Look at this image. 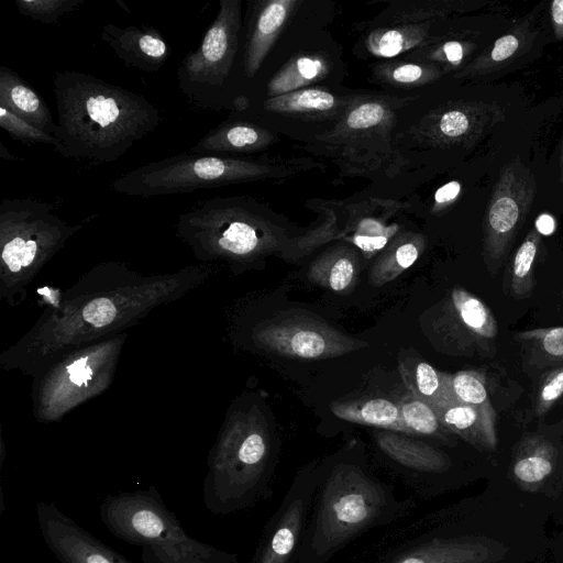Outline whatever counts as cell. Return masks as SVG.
<instances>
[{"instance_id":"obj_11","label":"cell","mask_w":563,"mask_h":563,"mask_svg":"<svg viewBox=\"0 0 563 563\" xmlns=\"http://www.w3.org/2000/svg\"><path fill=\"white\" fill-rule=\"evenodd\" d=\"M364 563H495L507 548L478 534L453 532L441 512L415 520L390 536Z\"/></svg>"},{"instance_id":"obj_47","label":"cell","mask_w":563,"mask_h":563,"mask_svg":"<svg viewBox=\"0 0 563 563\" xmlns=\"http://www.w3.org/2000/svg\"><path fill=\"white\" fill-rule=\"evenodd\" d=\"M560 176H561V181L563 183V141H562V145H561V152H560Z\"/></svg>"},{"instance_id":"obj_35","label":"cell","mask_w":563,"mask_h":563,"mask_svg":"<svg viewBox=\"0 0 563 563\" xmlns=\"http://www.w3.org/2000/svg\"><path fill=\"white\" fill-rule=\"evenodd\" d=\"M528 38L527 32L522 29L499 37L487 54L479 56L473 64L466 67L464 75H476L488 71L501 63L510 59Z\"/></svg>"},{"instance_id":"obj_21","label":"cell","mask_w":563,"mask_h":563,"mask_svg":"<svg viewBox=\"0 0 563 563\" xmlns=\"http://www.w3.org/2000/svg\"><path fill=\"white\" fill-rule=\"evenodd\" d=\"M504 119L500 107L467 102L449 107L438 117L434 133L448 143L474 141Z\"/></svg>"},{"instance_id":"obj_22","label":"cell","mask_w":563,"mask_h":563,"mask_svg":"<svg viewBox=\"0 0 563 563\" xmlns=\"http://www.w3.org/2000/svg\"><path fill=\"white\" fill-rule=\"evenodd\" d=\"M273 136L263 128L239 120H225L210 130L190 152L203 155L233 156L251 153L268 145Z\"/></svg>"},{"instance_id":"obj_18","label":"cell","mask_w":563,"mask_h":563,"mask_svg":"<svg viewBox=\"0 0 563 563\" xmlns=\"http://www.w3.org/2000/svg\"><path fill=\"white\" fill-rule=\"evenodd\" d=\"M100 37L130 68L155 73L161 70L170 57L169 45L158 30L153 26L120 27L112 23H106L101 26Z\"/></svg>"},{"instance_id":"obj_44","label":"cell","mask_w":563,"mask_h":563,"mask_svg":"<svg viewBox=\"0 0 563 563\" xmlns=\"http://www.w3.org/2000/svg\"><path fill=\"white\" fill-rule=\"evenodd\" d=\"M443 55L451 64H457L464 56V47L457 41H449L443 45Z\"/></svg>"},{"instance_id":"obj_46","label":"cell","mask_w":563,"mask_h":563,"mask_svg":"<svg viewBox=\"0 0 563 563\" xmlns=\"http://www.w3.org/2000/svg\"><path fill=\"white\" fill-rule=\"evenodd\" d=\"M0 148H1L0 150V157L2 159H10V161H14L15 159V157L7 151V148L4 147L3 144H0Z\"/></svg>"},{"instance_id":"obj_4","label":"cell","mask_w":563,"mask_h":563,"mask_svg":"<svg viewBox=\"0 0 563 563\" xmlns=\"http://www.w3.org/2000/svg\"><path fill=\"white\" fill-rule=\"evenodd\" d=\"M246 400L231 405L208 453L202 503L214 515L250 509L272 495L273 434L258 406Z\"/></svg>"},{"instance_id":"obj_40","label":"cell","mask_w":563,"mask_h":563,"mask_svg":"<svg viewBox=\"0 0 563 563\" xmlns=\"http://www.w3.org/2000/svg\"><path fill=\"white\" fill-rule=\"evenodd\" d=\"M408 30H385L382 33H378L375 36V41L373 42V49L376 54L390 57L394 56L406 48L409 47V44L416 43L418 41V34L409 36Z\"/></svg>"},{"instance_id":"obj_10","label":"cell","mask_w":563,"mask_h":563,"mask_svg":"<svg viewBox=\"0 0 563 563\" xmlns=\"http://www.w3.org/2000/svg\"><path fill=\"white\" fill-rule=\"evenodd\" d=\"M241 4L240 0H221L199 46L177 68L178 88L195 108L227 107L225 93L240 48Z\"/></svg>"},{"instance_id":"obj_38","label":"cell","mask_w":563,"mask_h":563,"mask_svg":"<svg viewBox=\"0 0 563 563\" xmlns=\"http://www.w3.org/2000/svg\"><path fill=\"white\" fill-rule=\"evenodd\" d=\"M0 128L13 140L24 144H56L54 135L42 131L3 106H0Z\"/></svg>"},{"instance_id":"obj_25","label":"cell","mask_w":563,"mask_h":563,"mask_svg":"<svg viewBox=\"0 0 563 563\" xmlns=\"http://www.w3.org/2000/svg\"><path fill=\"white\" fill-rule=\"evenodd\" d=\"M442 426L451 433L478 450H494L497 437L488 431L479 411L472 406L451 399L431 406Z\"/></svg>"},{"instance_id":"obj_30","label":"cell","mask_w":563,"mask_h":563,"mask_svg":"<svg viewBox=\"0 0 563 563\" xmlns=\"http://www.w3.org/2000/svg\"><path fill=\"white\" fill-rule=\"evenodd\" d=\"M452 397L479 411L492 435H496V411L492 405L485 375L478 371L466 369L449 377Z\"/></svg>"},{"instance_id":"obj_34","label":"cell","mask_w":563,"mask_h":563,"mask_svg":"<svg viewBox=\"0 0 563 563\" xmlns=\"http://www.w3.org/2000/svg\"><path fill=\"white\" fill-rule=\"evenodd\" d=\"M325 71L322 59L301 56L287 64L269 82L268 95L274 97L294 91V89L319 78Z\"/></svg>"},{"instance_id":"obj_32","label":"cell","mask_w":563,"mask_h":563,"mask_svg":"<svg viewBox=\"0 0 563 563\" xmlns=\"http://www.w3.org/2000/svg\"><path fill=\"white\" fill-rule=\"evenodd\" d=\"M401 419L412 437L435 439L445 444L450 443V434L440 422L434 409L424 400L406 394L398 402Z\"/></svg>"},{"instance_id":"obj_13","label":"cell","mask_w":563,"mask_h":563,"mask_svg":"<svg viewBox=\"0 0 563 563\" xmlns=\"http://www.w3.org/2000/svg\"><path fill=\"white\" fill-rule=\"evenodd\" d=\"M534 179L527 167L514 161L495 186L483 224L485 264L495 275L517 231L529 212L534 196Z\"/></svg>"},{"instance_id":"obj_3","label":"cell","mask_w":563,"mask_h":563,"mask_svg":"<svg viewBox=\"0 0 563 563\" xmlns=\"http://www.w3.org/2000/svg\"><path fill=\"white\" fill-rule=\"evenodd\" d=\"M415 508L357 456L319 465V479L297 563H328L363 533L406 518Z\"/></svg>"},{"instance_id":"obj_6","label":"cell","mask_w":563,"mask_h":563,"mask_svg":"<svg viewBox=\"0 0 563 563\" xmlns=\"http://www.w3.org/2000/svg\"><path fill=\"white\" fill-rule=\"evenodd\" d=\"M99 515L114 537L141 548L142 563H241L236 553L189 536L155 486L107 495Z\"/></svg>"},{"instance_id":"obj_36","label":"cell","mask_w":563,"mask_h":563,"mask_svg":"<svg viewBox=\"0 0 563 563\" xmlns=\"http://www.w3.org/2000/svg\"><path fill=\"white\" fill-rule=\"evenodd\" d=\"M86 0H15L18 11L43 24H55L62 16L76 11Z\"/></svg>"},{"instance_id":"obj_17","label":"cell","mask_w":563,"mask_h":563,"mask_svg":"<svg viewBox=\"0 0 563 563\" xmlns=\"http://www.w3.org/2000/svg\"><path fill=\"white\" fill-rule=\"evenodd\" d=\"M35 516L47 549L59 563H135L79 526L54 501H37Z\"/></svg>"},{"instance_id":"obj_42","label":"cell","mask_w":563,"mask_h":563,"mask_svg":"<svg viewBox=\"0 0 563 563\" xmlns=\"http://www.w3.org/2000/svg\"><path fill=\"white\" fill-rule=\"evenodd\" d=\"M461 185L457 181H450L440 187L434 194L437 205H446L453 201L460 194Z\"/></svg>"},{"instance_id":"obj_41","label":"cell","mask_w":563,"mask_h":563,"mask_svg":"<svg viewBox=\"0 0 563 563\" xmlns=\"http://www.w3.org/2000/svg\"><path fill=\"white\" fill-rule=\"evenodd\" d=\"M435 70L417 64H400L390 69L389 77L394 82L409 85L435 77Z\"/></svg>"},{"instance_id":"obj_12","label":"cell","mask_w":563,"mask_h":563,"mask_svg":"<svg viewBox=\"0 0 563 563\" xmlns=\"http://www.w3.org/2000/svg\"><path fill=\"white\" fill-rule=\"evenodd\" d=\"M251 341L262 351L284 357L325 360L350 354L368 343L346 335L308 311L291 309L258 321Z\"/></svg>"},{"instance_id":"obj_7","label":"cell","mask_w":563,"mask_h":563,"mask_svg":"<svg viewBox=\"0 0 563 563\" xmlns=\"http://www.w3.org/2000/svg\"><path fill=\"white\" fill-rule=\"evenodd\" d=\"M82 228L69 224L53 206L31 198L0 202V299L22 305L44 266Z\"/></svg>"},{"instance_id":"obj_9","label":"cell","mask_w":563,"mask_h":563,"mask_svg":"<svg viewBox=\"0 0 563 563\" xmlns=\"http://www.w3.org/2000/svg\"><path fill=\"white\" fill-rule=\"evenodd\" d=\"M275 169L265 161L188 152L139 166L112 180L109 188L150 198L257 180L276 174Z\"/></svg>"},{"instance_id":"obj_19","label":"cell","mask_w":563,"mask_h":563,"mask_svg":"<svg viewBox=\"0 0 563 563\" xmlns=\"http://www.w3.org/2000/svg\"><path fill=\"white\" fill-rule=\"evenodd\" d=\"M559 459L558 440L545 432L528 433L514 452L510 477L522 490L538 492L553 475Z\"/></svg>"},{"instance_id":"obj_45","label":"cell","mask_w":563,"mask_h":563,"mask_svg":"<svg viewBox=\"0 0 563 563\" xmlns=\"http://www.w3.org/2000/svg\"><path fill=\"white\" fill-rule=\"evenodd\" d=\"M536 229L540 234H551L555 229L554 219L547 213L539 216L536 221Z\"/></svg>"},{"instance_id":"obj_8","label":"cell","mask_w":563,"mask_h":563,"mask_svg":"<svg viewBox=\"0 0 563 563\" xmlns=\"http://www.w3.org/2000/svg\"><path fill=\"white\" fill-rule=\"evenodd\" d=\"M128 332L82 345L48 363L32 378L34 419L60 421L67 413L107 391L112 385Z\"/></svg>"},{"instance_id":"obj_48","label":"cell","mask_w":563,"mask_h":563,"mask_svg":"<svg viewBox=\"0 0 563 563\" xmlns=\"http://www.w3.org/2000/svg\"><path fill=\"white\" fill-rule=\"evenodd\" d=\"M561 296L563 297V290H562V292H561Z\"/></svg>"},{"instance_id":"obj_24","label":"cell","mask_w":563,"mask_h":563,"mask_svg":"<svg viewBox=\"0 0 563 563\" xmlns=\"http://www.w3.org/2000/svg\"><path fill=\"white\" fill-rule=\"evenodd\" d=\"M360 258L356 250L339 245L327 250L309 266L308 279L335 292L351 290L357 282Z\"/></svg>"},{"instance_id":"obj_29","label":"cell","mask_w":563,"mask_h":563,"mask_svg":"<svg viewBox=\"0 0 563 563\" xmlns=\"http://www.w3.org/2000/svg\"><path fill=\"white\" fill-rule=\"evenodd\" d=\"M514 339L522 349L526 366L544 369L563 364V327L525 330Z\"/></svg>"},{"instance_id":"obj_2","label":"cell","mask_w":563,"mask_h":563,"mask_svg":"<svg viewBox=\"0 0 563 563\" xmlns=\"http://www.w3.org/2000/svg\"><path fill=\"white\" fill-rule=\"evenodd\" d=\"M52 81L54 151L65 158L112 163L161 124L158 108L143 95L91 74L59 70Z\"/></svg>"},{"instance_id":"obj_37","label":"cell","mask_w":563,"mask_h":563,"mask_svg":"<svg viewBox=\"0 0 563 563\" xmlns=\"http://www.w3.org/2000/svg\"><path fill=\"white\" fill-rule=\"evenodd\" d=\"M396 230L375 219H364L356 225L351 241L368 258L386 247Z\"/></svg>"},{"instance_id":"obj_28","label":"cell","mask_w":563,"mask_h":563,"mask_svg":"<svg viewBox=\"0 0 563 563\" xmlns=\"http://www.w3.org/2000/svg\"><path fill=\"white\" fill-rule=\"evenodd\" d=\"M400 375L409 394L434 406L451 399L450 374L441 373L429 363L408 358L399 365Z\"/></svg>"},{"instance_id":"obj_43","label":"cell","mask_w":563,"mask_h":563,"mask_svg":"<svg viewBox=\"0 0 563 563\" xmlns=\"http://www.w3.org/2000/svg\"><path fill=\"white\" fill-rule=\"evenodd\" d=\"M551 21L558 38L563 37V0H554L551 3Z\"/></svg>"},{"instance_id":"obj_5","label":"cell","mask_w":563,"mask_h":563,"mask_svg":"<svg viewBox=\"0 0 563 563\" xmlns=\"http://www.w3.org/2000/svg\"><path fill=\"white\" fill-rule=\"evenodd\" d=\"M175 235L200 264H225L238 274L278 246L268 220L245 197H212L178 216Z\"/></svg>"},{"instance_id":"obj_26","label":"cell","mask_w":563,"mask_h":563,"mask_svg":"<svg viewBox=\"0 0 563 563\" xmlns=\"http://www.w3.org/2000/svg\"><path fill=\"white\" fill-rule=\"evenodd\" d=\"M332 413L345 421L386 429L412 437L405 426L398 404L386 398L355 401H336L330 406Z\"/></svg>"},{"instance_id":"obj_31","label":"cell","mask_w":563,"mask_h":563,"mask_svg":"<svg viewBox=\"0 0 563 563\" xmlns=\"http://www.w3.org/2000/svg\"><path fill=\"white\" fill-rule=\"evenodd\" d=\"M541 242V234L533 228L516 251L507 275L508 294L516 299L530 296L534 286L533 267Z\"/></svg>"},{"instance_id":"obj_27","label":"cell","mask_w":563,"mask_h":563,"mask_svg":"<svg viewBox=\"0 0 563 563\" xmlns=\"http://www.w3.org/2000/svg\"><path fill=\"white\" fill-rule=\"evenodd\" d=\"M424 244L419 234L404 233L394 238L373 264L369 283L383 286L396 279L419 258Z\"/></svg>"},{"instance_id":"obj_14","label":"cell","mask_w":563,"mask_h":563,"mask_svg":"<svg viewBox=\"0 0 563 563\" xmlns=\"http://www.w3.org/2000/svg\"><path fill=\"white\" fill-rule=\"evenodd\" d=\"M319 479V466L301 471L265 523L250 563H297Z\"/></svg>"},{"instance_id":"obj_39","label":"cell","mask_w":563,"mask_h":563,"mask_svg":"<svg viewBox=\"0 0 563 563\" xmlns=\"http://www.w3.org/2000/svg\"><path fill=\"white\" fill-rule=\"evenodd\" d=\"M563 396V364L548 367L540 377L534 396V413L544 416Z\"/></svg>"},{"instance_id":"obj_15","label":"cell","mask_w":563,"mask_h":563,"mask_svg":"<svg viewBox=\"0 0 563 563\" xmlns=\"http://www.w3.org/2000/svg\"><path fill=\"white\" fill-rule=\"evenodd\" d=\"M438 330L450 354L493 357L497 352L498 324L493 311L462 287H454L442 305Z\"/></svg>"},{"instance_id":"obj_20","label":"cell","mask_w":563,"mask_h":563,"mask_svg":"<svg viewBox=\"0 0 563 563\" xmlns=\"http://www.w3.org/2000/svg\"><path fill=\"white\" fill-rule=\"evenodd\" d=\"M295 4L292 0H274L256 11L243 44L242 65L246 77L252 78L260 69Z\"/></svg>"},{"instance_id":"obj_33","label":"cell","mask_w":563,"mask_h":563,"mask_svg":"<svg viewBox=\"0 0 563 563\" xmlns=\"http://www.w3.org/2000/svg\"><path fill=\"white\" fill-rule=\"evenodd\" d=\"M335 104L332 93L314 88L294 90L265 102L269 111L286 113H320L332 110Z\"/></svg>"},{"instance_id":"obj_23","label":"cell","mask_w":563,"mask_h":563,"mask_svg":"<svg viewBox=\"0 0 563 563\" xmlns=\"http://www.w3.org/2000/svg\"><path fill=\"white\" fill-rule=\"evenodd\" d=\"M0 106L54 135L56 123L45 100L15 71L0 67Z\"/></svg>"},{"instance_id":"obj_16","label":"cell","mask_w":563,"mask_h":563,"mask_svg":"<svg viewBox=\"0 0 563 563\" xmlns=\"http://www.w3.org/2000/svg\"><path fill=\"white\" fill-rule=\"evenodd\" d=\"M374 440L383 456L420 497L439 493L441 479L453 468L446 452L413 437L386 430L376 432Z\"/></svg>"},{"instance_id":"obj_1","label":"cell","mask_w":563,"mask_h":563,"mask_svg":"<svg viewBox=\"0 0 563 563\" xmlns=\"http://www.w3.org/2000/svg\"><path fill=\"white\" fill-rule=\"evenodd\" d=\"M216 264L144 274L120 261L100 262L48 303L32 327L0 354V368L33 377L65 353L140 323L154 309L203 286Z\"/></svg>"}]
</instances>
